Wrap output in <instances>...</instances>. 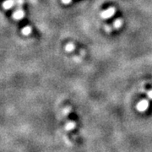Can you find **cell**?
Instances as JSON below:
<instances>
[{
  "instance_id": "cell-1",
  "label": "cell",
  "mask_w": 152,
  "mask_h": 152,
  "mask_svg": "<svg viewBox=\"0 0 152 152\" xmlns=\"http://www.w3.org/2000/svg\"><path fill=\"white\" fill-rule=\"evenodd\" d=\"M115 12H116V10L114 8H113V7H111V8H108L107 10L102 11L101 13V16L103 19H108V18H111L113 15L114 14H115Z\"/></svg>"
},
{
  "instance_id": "cell-2",
  "label": "cell",
  "mask_w": 152,
  "mask_h": 152,
  "mask_svg": "<svg viewBox=\"0 0 152 152\" xmlns=\"http://www.w3.org/2000/svg\"><path fill=\"white\" fill-rule=\"evenodd\" d=\"M148 107H149V102H148V101H146V100L140 101L139 103L137 104V109L140 112H145V111H146Z\"/></svg>"
},
{
  "instance_id": "cell-3",
  "label": "cell",
  "mask_w": 152,
  "mask_h": 152,
  "mask_svg": "<svg viewBox=\"0 0 152 152\" xmlns=\"http://www.w3.org/2000/svg\"><path fill=\"white\" fill-rule=\"evenodd\" d=\"M25 16V13L24 11L20 10V9H18L16 11H15V13L13 14V18L15 20H21L23 17Z\"/></svg>"
},
{
  "instance_id": "cell-4",
  "label": "cell",
  "mask_w": 152,
  "mask_h": 152,
  "mask_svg": "<svg viewBox=\"0 0 152 152\" xmlns=\"http://www.w3.org/2000/svg\"><path fill=\"white\" fill-rule=\"evenodd\" d=\"M15 5V0H6L3 4L4 9L5 10H10Z\"/></svg>"
},
{
  "instance_id": "cell-5",
  "label": "cell",
  "mask_w": 152,
  "mask_h": 152,
  "mask_svg": "<svg viewBox=\"0 0 152 152\" xmlns=\"http://www.w3.org/2000/svg\"><path fill=\"white\" fill-rule=\"evenodd\" d=\"M21 32L23 35H25V36H28V35H30L31 32V28L30 27V26H25V27L23 28L21 30Z\"/></svg>"
},
{
  "instance_id": "cell-6",
  "label": "cell",
  "mask_w": 152,
  "mask_h": 152,
  "mask_svg": "<svg viewBox=\"0 0 152 152\" xmlns=\"http://www.w3.org/2000/svg\"><path fill=\"white\" fill-rule=\"evenodd\" d=\"M122 25H123V21H122V20H120V19H118V20H116L113 23V27L115 29H119L121 26H122Z\"/></svg>"
},
{
  "instance_id": "cell-7",
  "label": "cell",
  "mask_w": 152,
  "mask_h": 152,
  "mask_svg": "<svg viewBox=\"0 0 152 152\" xmlns=\"http://www.w3.org/2000/svg\"><path fill=\"white\" fill-rule=\"evenodd\" d=\"M65 50L67 52H69V53L73 52L75 50V45L73 43H68L65 46Z\"/></svg>"
},
{
  "instance_id": "cell-8",
  "label": "cell",
  "mask_w": 152,
  "mask_h": 152,
  "mask_svg": "<svg viewBox=\"0 0 152 152\" xmlns=\"http://www.w3.org/2000/svg\"><path fill=\"white\" fill-rule=\"evenodd\" d=\"M75 127V122H73V121L69 122V123L66 124V129H74Z\"/></svg>"
},
{
  "instance_id": "cell-9",
  "label": "cell",
  "mask_w": 152,
  "mask_h": 152,
  "mask_svg": "<svg viewBox=\"0 0 152 152\" xmlns=\"http://www.w3.org/2000/svg\"><path fill=\"white\" fill-rule=\"evenodd\" d=\"M23 4H24V0H15V5L19 9H20V7L23 5Z\"/></svg>"
},
{
  "instance_id": "cell-10",
  "label": "cell",
  "mask_w": 152,
  "mask_h": 152,
  "mask_svg": "<svg viewBox=\"0 0 152 152\" xmlns=\"http://www.w3.org/2000/svg\"><path fill=\"white\" fill-rule=\"evenodd\" d=\"M71 1H72V0H62L63 4H70Z\"/></svg>"
},
{
  "instance_id": "cell-11",
  "label": "cell",
  "mask_w": 152,
  "mask_h": 152,
  "mask_svg": "<svg viewBox=\"0 0 152 152\" xmlns=\"http://www.w3.org/2000/svg\"><path fill=\"white\" fill-rule=\"evenodd\" d=\"M147 96H148V97L149 98L152 99V90H151L150 91H148V93H147Z\"/></svg>"
},
{
  "instance_id": "cell-12",
  "label": "cell",
  "mask_w": 152,
  "mask_h": 152,
  "mask_svg": "<svg viewBox=\"0 0 152 152\" xmlns=\"http://www.w3.org/2000/svg\"><path fill=\"white\" fill-rule=\"evenodd\" d=\"M105 29H106V31H111V28L109 27V26H106Z\"/></svg>"
}]
</instances>
